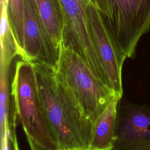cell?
<instances>
[{
    "mask_svg": "<svg viewBox=\"0 0 150 150\" xmlns=\"http://www.w3.org/2000/svg\"><path fill=\"white\" fill-rule=\"evenodd\" d=\"M43 108L59 150H87L93 122L81 110L55 70L32 63Z\"/></svg>",
    "mask_w": 150,
    "mask_h": 150,
    "instance_id": "6da1fadb",
    "label": "cell"
},
{
    "mask_svg": "<svg viewBox=\"0 0 150 150\" xmlns=\"http://www.w3.org/2000/svg\"><path fill=\"white\" fill-rule=\"evenodd\" d=\"M11 89L16 114L27 139L49 150H59L40 97L32 63L22 59L16 62Z\"/></svg>",
    "mask_w": 150,
    "mask_h": 150,
    "instance_id": "7a4b0ae2",
    "label": "cell"
},
{
    "mask_svg": "<svg viewBox=\"0 0 150 150\" xmlns=\"http://www.w3.org/2000/svg\"><path fill=\"white\" fill-rule=\"evenodd\" d=\"M55 71L57 78L93 123L116 96L93 73L81 56L63 43Z\"/></svg>",
    "mask_w": 150,
    "mask_h": 150,
    "instance_id": "3957f363",
    "label": "cell"
},
{
    "mask_svg": "<svg viewBox=\"0 0 150 150\" xmlns=\"http://www.w3.org/2000/svg\"><path fill=\"white\" fill-rule=\"evenodd\" d=\"M119 50L134 59L142 35L150 29V0H93Z\"/></svg>",
    "mask_w": 150,
    "mask_h": 150,
    "instance_id": "277c9868",
    "label": "cell"
},
{
    "mask_svg": "<svg viewBox=\"0 0 150 150\" xmlns=\"http://www.w3.org/2000/svg\"><path fill=\"white\" fill-rule=\"evenodd\" d=\"M59 1L65 22L62 43L70 47L79 54L93 73L108 87L97 58L89 29L88 8L91 0Z\"/></svg>",
    "mask_w": 150,
    "mask_h": 150,
    "instance_id": "5b68a950",
    "label": "cell"
},
{
    "mask_svg": "<svg viewBox=\"0 0 150 150\" xmlns=\"http://www.w3.org/2000/svg\"><path fill=\"white\" fill-rule=\"evenodd\" d=\"M88 22L93 45L108 87L122 98V68L126 57L119 50L93 0L88 8Z\"/></svg>",
    "mask_w": 150,
    "mask_h": 150,
    "instance_id": "8992f818",
    "label": "cell"
},
{
    "mask_svg": "<svg viewBox=\"0 0 150 150\" xmlns=\"http://www.w3.org/2000/svg\"><path fill=\"white\" fill-rule=\"evenodd\" d=\"M112 150H150V107L120 100Z\"/></svg>",
    "mask_w": 150,
    "mask_h": 150,
    "instance_id": "52a82bcc",
    "label": "cell"
},
{
    "mask_svg": "<svg viewBox=\"0 0 150 150\" xmlns=\"http://www.w3.org/2000/svg\"><path fill=\"white\" fill-rule=\"evenodd\" d=\"M23 45L19 57L56 70L60 51L51 41L33 0H23Z\"/></svg>",
    "mask_w": 150,
    "mask_h": 150,
    "instance_id": "ba28073f",
    "label": "cell"
},
{
    "mask_svg": "<svg viewBox=\"0 0 150 150\" xmlns=\"http://www.w3.org/2000/svg\"><path fill=\"white\" fill-rule=\"evenodd\" d=\"M121 98L115 96L93 123L87 150H112L118 107Z\"/></svg>",
    "mask_w": 150,
    "mask_h": 150,
    "instance_id": "9c48e42d",
    "label": "cell"
},
{
    "mask_svg": "<svg viewBox=\"0 0 150 150\" xmlns=\"http://www.w3.org/2000/svg\"><path fill=\"white\" fill-rule=\"evenodd\" d=\"M39 16L54 47L60 51L65 22L59 0H33Z\"/></svg>",
    "mask_w": 150,
    "mask_h": 150,
    "instance_id": "30bf717a",
    "label": "cell"
},
{
    "mask_svg": "<svg viewBox=\"0 0 150 150\" xmlns=\"http://www.w3.org/2000/svg\"><path fill=\"white\" fill-rule=\"evenodd\" d=\"M8 16L11 26L15 37L18 56L21 54L24 40L23 0H8Z\"/></svg>",
    "mask_w": 150,
    "mask_h": 150,
    "instance_id": "8fae6325",
    "label": "cell"
},
{
    "mask_svg": "<svg viewBox=\"0 0 150 150\" xmlns=\"http://www.w3.org/2000/svg\"><path fill=\"white\" fill-rule=\"evenodd\" d=\"M28 141L29 144L30 150H49L47 149H46L45 148H43V147L39 146V145L35 144V142H33L30 140H28Z\"/></svg>",
    "mask_w": 150,
    "mask_h": 150,
    "instance_id": "7c38bea8",
    "label": "cell"
},
{
    "mask_svg": "<svg viewBox=\"0 0 150 150\" xmlns=\"http://www.w3.org/2000/svg\"><path fill=\"white\" fill-rule=\"evenodd\" d=\"M8 1V0H0V9L2 11L3 7L5 6V4Z\"/></svg>",
    "mask_w": 150,
    "mask_h": 150,
    "instance_id": "4fadbf2b",
    "label": "cell"
}]
</instances>
